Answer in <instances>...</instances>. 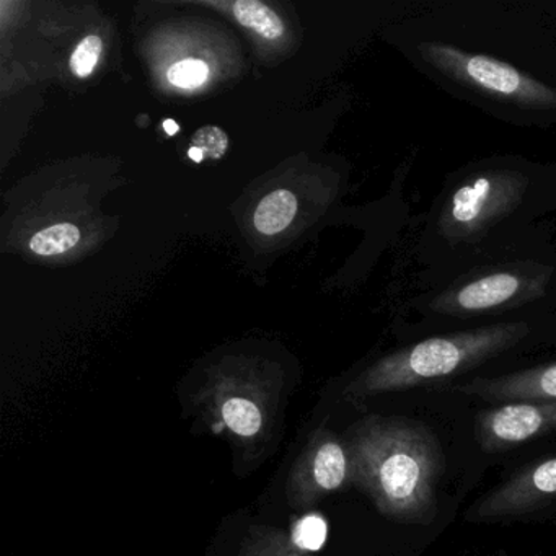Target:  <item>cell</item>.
I'll use <instances>...</instances> for the list:
<instances>
[{"label": "cell", "mask_w": 556, "mask_h": 556, "mask_svg": "<svg viewBox=\"0 0 556 556\" xmlns=\"http://www.w3.org/2000/svg\"><path fill=\"white\" fill-rule=\"evenodd\" d=\"M556 431V400L504 403L475 419V439L488 454H500Z\"/></svg>", "instance_id": "obj_9"}, {"label": "cell", "mask_w": 556, "mask_h": 556, "mask_svg": "<svg viewBox=\"0 0 556 556\" xmlns=\"http://www.w3.org/2000/svg\"><path fill=\"white\" fill-rule=\"evenodd\" d=\"M556 305V255L542 245L497 250L409 301L428 325L493 321Z\"/></svg>", "instance_id": "obj_3"}, {"label": "cell", "mask_w": 556, "mask_h": 556, "mask_svg": "<svg viewBox=\"0 0 556 556\" xmlns=\"http://www.w3.org/2000/svg\"><path fill=\"white\" fill-rule=\"evenodd\" d=\"M188 157H190L191 161L198 162V164H200V162L204 159V154L201 149L193 148V146H191L190 151H188Z\"/></svg>", "instance_id": "obj_19"}, {"label": "cell", "mask_w": 556, "mask_h": 556, "mask_svg": "<svg viewBox=\"0 0 556 556\" xmlns=\"http://www.w3.org/2000/svg\"><path fill=\"white\" fill-rule=\"evenodd\" d=\"M413 54L435 79L488 105L529 118L556 112V89L513 64L486 54L470 53L444 41H419Z\"/></svg>", "instance_id": "obj_5"}, {"label": "cell", "mask_w": 556, "mask_h": 556, "mask_svg": "<svg viewBox=\"0 0 556 556\" xmlns=\"http://www.w3.org/2000/svg\"><path fill=\"white\" fill-rule=\"evenodd\" d=\"M233 15L243 27L250 28L266 40H278L285 34L281 18L258 0H237L233 4Z\"/></svg>", "instance_id": "obj_13"}, {"label": "cell", "mask_w": 556, "mask_h": 556, "mask_svg": "<svg viewBox=\"0 0 556 556\" xmlns=\"http://www.w3.org/2000/svg\"><path fill=\"white\" fill-rule=\"evenodd\" d=\"M201 412L214 431L243 454L263 451L275 435L279 405L276 395L249 380L223 376L201 396Z\"/></svg>", "instance_id": "obj_6"}, {"label": "cell", "mask_w": 556, "mask_h": 556, "mask_svg": "<svg viewBox=\"0 0 556 556\" xmlns=\"http://www.w3.org/2000/svg\"><path fill=\"white\" fill-rule=\"evenodd\" d=\"M298 213V200L288 190H278L268 194L255 211V227L265 236L285 230Z\"/></svg>", "instance_id": "obj_12"}, {"label": "cell", "mask_w": 556, "mask_h": 556, "mask_svg": "<svg viewBox=\"0 0 556 556\" xmlns=\"http://www.w3.org/2000/svg\"><path fill=\"white\" fill-rule=\"evenodd\" d=\"M240 556H307L278 527L252 526L240 543Z\"/></svg>", "instance_id": "obj_11"}, {"label": "cell", "mask_w": 556, "mask_h": 556, "mask_svg": "<svg viewBox=\"0 0 556 556\" xmlns=\"http://www.w3.org/2000/svg\"><path fill=\"white\" fill-rule=\"evenodd\" d=\"M350 486L353 480L346 441L330 429H315L289 471V504L295 509H311L324 497Z\"/></svg>", "instance_id": "obj_7"}, {"label": "cell", "mask_w": 556, "mask_h": 556, "mask_svg": "<svg viewBox=\"0 0 556 556\" xmlns=\"http://www.w3.org/2000/svg\"><path fill=\"white\" fill-rule=\"evenodd\" d=\"M164 129L168 136H175L180 131V126H178L177 122H174V119H165Z\"/></svg>", "instance_id": "obj_18"}, {"label": "cell", "mask_w": 556, "mask_h": 556, "mask_svg": "<svg viewBox=\"0 0 556 556\" xmlns=\"http://www.w3.org/2000/svg\"><path fill=\"white\" fill-rule=\"evenodd\" d=\"M207 76H210V70H207L206 63L198 60L180 61L168 71L170 83L181 89L200 87L201 84L206 83Z\"/></svg>", "instance_id": "obj_15"}, {"label": "cell", "mask_w": 556, "mask_h": 556, "mask_svg": "<svg viewBox=\"0 0 556 556\" xmlns=\"http://www.w3.org/2000/svg\"><path fill=\"white\" fill-rule=\"evenodd\" d=\"M457 392L493 403L549 402L556 400V361L496 377H477Z\"/></svg>", "instance_id": "obj_10"}, {"label": "cell", "mask_w": 556, "mask_h": 556, "mask_svg": "<svg viewBox=\"0 0 556 556\" xmlns=\"http://www.w3.org/2000/svg\"><path fill=\"white\" fill-rule=\"evenodd\" d=\"M556 210V168L491 157L452 175L426 220L421 250L432 285L497 250L519 245L536 217Z\"/></svg>", "instance_id": "obj_1"}, {"label": "cell", "mask_w": 556, "mask_h": 556, "mask_svg": "<svg viewBox=\"0 0 556 556\" xmlns=\"http://www.w3.org/2000/svg\"><path fill=\"white\" fill-rule=\"evenodd\" d=\"M556 500V455L536 462L481 496L467 510V520L501 522L535 513Z\"/></svg>", "instance_id": "obj_8"}, {"label": "cell", "mask_w": 556, "mask_h": 556, "mask_svg": "<svg viewBox=\"0 0 556 556\" xmlns=\"http://www.w3.org/2000/svg\"><path fill=\"white\" fill-rule=\"evenodd\" d=\"M80 232L73 224H58L41 230L30 240L31 252L38 255H60L79 243Z\"/></svg>", "instance_id": "obj_14"}, {"label": "cell", "mask_w": 556, "mask_h": 556, "mask_svg": "<svg viewBox=\"0 0 556 556\" xmlns=\"http://www.w3.org/2000/svg\"><path fill=\"white\" fill-rule=\"evenodd\" d=\"M344 441L353 486L386 519L418 526L434 520L445 457L431 428L399 416H367Z\"/></svg>", "instance_id": "obj_2"}, {"label": "cell", "mask_w": 556, "mask_h": 556, "mask_svg": "<svg viewBox=\"0 0 556 556\" xmlns=\"http://www.w3.org/2000/svg\"><path fill=\"white\" fill-rule=\"evenodd\" d=\"M556 328V305L458 330L442 331L380 357L346 390L366 400L451 379L513 353Z\"/></svg>", "instance_id": "obj_4"}, {"label": "cell", "mask_w": 556, "mask_h": 556, "mask_svg": "<svg viewBox=\"0 0 556 556\" xmlns=\"http://www.w3.org/2000/svg\"><path fill=\"white\" fill-rule=\"evenodd\" d=\"M103 43L99 37H87L71 58V70L77 77H87L93 73L100 54H102Z\"/></svg>", "instance_id": "obj_16"}, {"label": "cell", "mask_w": 556, "mask_h": 556, "mask_svg": "<svg viewBox=\"0 0 556 556\" xmlns=\"http://www.w3.org/2000/svg\"><path fill=\"white\" fill-rule=\"evenodd\" d=\"M226 132L223 129L216 128V126H206L201 128L197 135L193 136V148L201 149L204 157L210 155L213 159H220L227 151Z\"/></svg>", "instance_id": "obj_17"}]
</instances>
